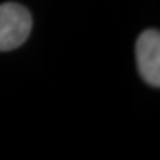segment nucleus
Returning <instances> with one entry per match:
<instances>
[{"instance_id":"obj_2","label":"nucleus","mask_w":160,"mask_h":160,"mask_svg":"<svg viewBox=\"0 0 160 160\" xmlns=\"http://www.w3.org/2000/svg\"><path fill=\"white\" fill-rule=\"evenodd\" d=\"M136 59L142 78L152 87H160V33L147 29L136 42Z\"/></svg>"},{"instance_id":"obj_1","label":"nucleus","mask_w":160,"mask_h":160,"mask_svg":"<svg viewBox=\"0 0 160 160\" xmlns=\"http://www.w3.org/2000/svg\"><path fill=\"white\" fill-rule=\"evenodd\" d=\"M32 18L26 7L16 3L0 4V51L20 47L29 36Z\"/></svg>"}]
</instances>
